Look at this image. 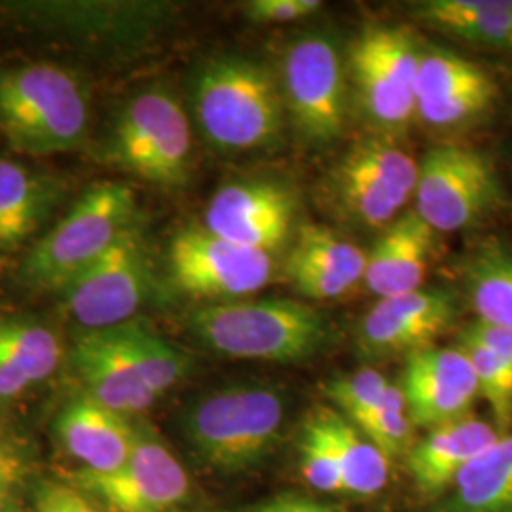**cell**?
Wrapping results in <instances>:
<instances>
[{
    "label": "cell",
    "mask_w": 512,
    "mask_h": 512,
    "mask_svg": "<svg viewBox=\"0 0 512 512\" xmlns=\"http://www.w3.org/2000/svg\"><path fill=\"white\" fill-rule=\"evenodd\" d=\"M90 122L92 92L73 69L52 61L0 65V131L19 154L73 152Z\"/></svg>",
    "instance_id": "obj_1"
},
{
    "label": "cell",
    "mask_w": 512,
    "mask_h": 512,
    "mask_svg": "<svg viewBox=\"0 0 512 512\" xmlns=\"http://www.w3.org/2000/svg\"><path fill=\"white\" fill-rule=\"evenodd\" d=\"M137 224L139 205L128 184H92L31 245L19 264V283L35 291H61Z\"/></svg>",
    "instance_id": "obj_2"
},
{
    "label": "cell",
    "mask_w": 512,
    "mask_h": 512,
    "mask_svg": "<svg viewBox=\"0 0 512 512\" xmlns=\"http://www.w3.org/2000/svg\"><path fill=\"white\" fill-rule=\"evenodd\" d=\"M188 325L217 353L266 363L306 361L329 338L325 317L298 300L215 302L194 311Z\"/></svg>",
    "instance_id": "obj_3"
},
{
    "label": "cell",
    "mask_w": 512,
    "mask_h": 512,
    "mask_svg": "<svg viewBox=\"0 0 512 512\" xmlns=\"http://www.w3.org/2000/svg\"><path fill=\"white\" fill-rule=\"evenodd\" d=\"M192 109L207 143L222 152L266 147L283 126L281 93L272 74L241 57L203 63L192 80Z\"/></svg>",
    "instance_id": "obj_4"
},
{
    "label": "cell",
    "mask_w": 512,
    "mask_h": 512,
    "mask_svg": "<svg viewBox=\"0 0 512 512\" xmlns=\"http://www.w3.org/2000/svg\"><path fill=\"white\" fill-rule=\"evenodd\" d=\"M14 29L101 59L135 54L164 23V6L118 0L0 2Z\"/></svg>",
    "instance_id": "obj_5"
},
{
    "label": "cell",
    "mask_w": 512,
    "mask_h": 512,
    "mask_svg": "<svg viewBox=\"0 0 512 512\" xmlns=\"http://www.w3.org/2000/svg\"><path fill=\"white\" fill-rule=\"evenodd\" d=\"M283 420L285 404L274 389L226 387L186 410L184 437L209 469L234 475L255 467L272 452Z\"/></svg>",
    "instance_id": "obj_6"
},
{
    "label": "cell",
    "mask_w": 512,
    "mask_h": 512,
    "mask_svg": "<svg viewBox=\"0 0 512 512\" xmlns=\"http://www.w3.org/2000/svg\"><path fill=\"white\" fill-rule=\"evenodd\" d=\"M190 152V120L179 99L165 88H148L129 97L110 131V160L158 186H181L186 181Z\"/></svg>",
    "instance_id": "obj_7"
},
{
    "label": "cell",
    "mask_w": 512,
    "mask_h": 512,
    "mask_svg": "<svg viewBox=\"0 0 512 512\" xmlns=\"http://www.w3.org/2000/svg\"><path fill=\"white\" fill-rule=\"evenodd\" d=\"M154 270L141 224L133 226L59 293L84 330L124 325L147 302Z\"/></svg>",
    "instance_id": "obj_8"
},
{
    "label": "cell",
    "mask_w": 512,
    "mask_h": 512,
    "mask_svg": "<svg viewBox=\"0 0 512 512\" xmlns=\"http://www.w3.org/2000/svg\"><path fill=\"white\" fill-rule=\"evenodd\" d=\"M67 484L92 497L105 512H169L190 492L181 461L147 423H137L133 450L118 471L97 475L76 469Z\"/></svg>",
    "instance_id": "obj_9"
},
{
    "label": "cell",
    "mask_w": 512,
    "mask_h": 512,
    "mask_svg": "<svg viewBox=\"0 0 512 512\" xmlns=\"http://www.w3.org/2000/svg\"><path fill=\"white\" fill-rule=\"evenodd\" d=\"M171 281L200 300L232 302L264 289L272 277V256L220 238L205 226L181 230L169 243Z\"/></svg>",
    "instance_id": "obj_10"
},
{
    "label": "cell",
    "mask_w": 512,
    "mask_h": 512,
    "mask_svg": "<svg viewBox=\"0 0 512 512\" xmlns=\"http://www.w3.org/2000/svg\"><path fill=\"white\" fill-rule=\"evenodd\" d=\"M420 164L404 150L368 139L349 148L332 173V194L348 219L380 228L416 196Z\"/></svg>",
    "instance_id": "obj_11"
},
{
    "label": "cell",
    "mask_w": 512,
    "mask_h": 512,
    "mask_svg": "<svg viewBox=\"0 0 512 512\" xmlns=\"http://www.w3.org/2000/svg\"><path fill=\"white\" fill-rule=\"evenodd\" d=\"M499 196L486 156L461 147L431 150L420 164L416 213L435 232H458L482 219Z\"/></svg>",
    "instance_id": "obj_12"
},
{
    "label": "cell",
    "mask_w": 512,
    "mask_h": 512,
    "mask_svg": "<svg viewBox=\"0 0 512 512\" xmlns=\"http://www.w3.org/2000/svg\"><path fill=\"white\" fill-rule=\"evenodd\" d=\"M283 84L294 124L306 139L329 143L342 135L346 74L329 38L310 35L294 42L285 55Z\"/></svg>",
    "instance_id": "obj_13"
},
{
    "label": "cell",
    "mask_w": 512,
    "mask_h": 512,
    "mask_svg": "<svg viewBox=\"0 0 512 512\" xmlns=\"http://www.w3.org/2000/svg\"><path fill=\"white\" fill-rule=\"evenodd\" d=\"M421 54L401 27H376L357 40L351 69L366 112L384 126H401L416 114Z\"/></svg>",
    "instance_id": "obj_14"
},
{
    "label": "cell",
    "mask_w": 512,
    "mask_h": 512,
    "mask_svg": "<svg viewBox=\"0 0 512 512\" xmlns=\"http://www.w3.org/2000/svg\"><path fill=\"white\" fill-rule=\"evenodd\" d=\"M401 391L410 420L425 429L469 416L480 395L473 365L461 348H429L410 355Z\"/></svg>",
    "instance_id": "obj_15"
},
{
    "label": "cell",
    "mask_w": 512,
    "mask_h": 512,
    "mask_svg": "<svg viewBox=\"0 0 512 512\" xmlns=\"http://www.w3.org/2000/svg\"><path fill=\"white\" fill-rule=\"evenodd\" d=\"M294 203L289 192L266 181L222 186L205 211V228L243 247L272 253L289 236Z\"/></svg>",
    "instance_id": "obj_16"
},
{
    "label": "cell",
    "mask_w": 512,
    "mask_h": 512,
    "mask_svg": "<svg viewBox=\"0 0 512 512\" xmlns=\"http://www.w3.org/2000/svg\"><path fill=\"white\" fill-rule=\"evenodd\" d=\"M454 315L452 294L439 289L380 298L359 325V346L376 357L399 353L410 357L433 348V342L452 325Z\"/></svg>",
    "instance_id": "obj_17"
},
{
    "label": "cell",
    "mask_w": 512,
    "mask_h": 512,
    "mask_svg": "<svg viewBox=\"0 0 512 512\" xmlns=\"http://www.w3.org/2000/svg\"><path fill=\"white\" fill-rule=\"evenodd\" d=\"M494 80L469 59L450 52L421 55L416 114L429 126L463 124L494 103Z\"/></svg>",
    "instance_id": "obj_18"
},
{
    "label": "cell",
    "mask_w": 512,
    "mask_h": 512,
    "mask_svg": "<svg viewBox=\"0 0 512 512\" xmlns=\"http://www.w3.org/2000/svg\"><path fill=\"white\" fill-rule=\"evenodd\" d=\"M55 437L63 452L80 463V469L109 475L128 461L137 439V423L80 393L57 414Z\"/></svg>",
    "instance_id": "obj_19"
},
{
    "label": "cell",
    "mask_w": 512,
    "mask_h": 512,
    "mask_svg": "<svg viewBox=\"0 0 512 512\" xmlns=\"http://www.w3.org/2000/svg\"><path fill=\"white\" fill-rule=\"evenodd\" d=\"M67 196L69 184L54 173L0 158V253L35 243Z\"/></svg>",
    "instance_id": "obj_20"
},
{
    "label": "cell",
    "mask_w": 512,
    "mask_h": 512,
    "mask_svg": "<svg viewBox=\"0 0 512 512\" xmlns=\"http://www.w3.org/2000/svg\"><path fill=\"white\" fill-rule=\"evenodd\" d=\"M71 365L84 393L122 416H139L160 399L129 366L105 329L82 330L74 338Z\"/></svg>",
    "instance_id": "obj_21"
},
{
    "label": "cell",
    "mask_w": 512,
    "mask_h": 512,
    "mask_svg": "<svg viewBox=\"0 0 512 512\" xmlns=\"http://www.w3.org/2000/svg\"><path fill=\"white\" fill-rule=\"evenodd\" d=\"M366 256L361 247L338 238L325 226H302L287 272L302 296L336 300L365 279Z\"/></svg>",
    "instance_id": "obj_22"
},
{
    "label": "cell",
    "mask_w": 512,
    "mask_h": 512,
    "mask_svg": "<svg viewBox=\"0 0 512 512\" xmlns=\"http://www.w3.org/2000/svg\"><path fill=\"white\" fill-rule=\"evenodd\" d=\"M503 433L488 421L465 416L420 440L408 454V473L421 494H439L454 486L469 461L499 440Z\"/></svg>",
    "instance_id": "obj_23"
},
{
    "label": "cell",
    "mask_w": 512,
    "mask_h": 512,
    "mask_svg": "<svg viewBox=\"0 0 512 512\" xmlns=\"http://www.w3.org/2000/svg\"><path fill=\"white\" fill-rule=\"evenodd\" d=\"M435 230L416 211L395 220L366 256V285L380 298L420 291Z\"/></svg>",
    "instance_id": "obj_24"
},
{
    "label": "cell",
    "mask_w": 512,
    "mask_h": 512,
    "mask_svg": "<svg viewBox=\"0 0 512 512\" xmlns=\"http://www.w3.org/2000/svg\"><path fill=\"white\" fill-rule=\"evenodd\" d=\"M418 16L452 37L512 50V0H429L418 8Z\"/></svg>",
    "instance_id": "obj_25"
},
{
    "label": "cell",
    "mask_w": 512,
    "mask_h": 512,
    "mask_svg": "<svg viewBox=\"0 0 512 512\" xmlns=\"http://www.w3.org/2000/svg\"><path fill=\"white\" fill-rule=\"evenodd\" d=\"M452 512H512L511 435L465 465L454 482Z\"/></svg>",
    "instance_id": "obj_26"
},
{
    "label": "cell",
    "mask_w": 512,
    "mask_h": 512,
    "mask_svg": "<svg viewBox=\"0 0 512 512\" xmlns=\"http://www.w3.org/2000/svg\"><path fill=\"white\" fill-rule=\"evenodd\" d=\"M120 353L126 357L129 366L139 374V378L162 397L165 391L179 384L188 374V355L152 330L131 319L124 325L105 329Z\"/></svg>",
    "instance_id": "obj_27"
},
{
    "label": "cell",
    "mask_w": 512,
    "mask_h": 512,
    "mask_svg": "<svg viewBox=\"0 0 512 512\" xmlns=\"http://www.w3.org/2000/svg\"><path fill=\"white\" fill-rule=\"evenodd\" d=\"M321 412L336 454L344 492L378 494L387 484L389 459L340 412L330 408H321Z\"/></svg>",
    "instance_id": "obj_28"
},
{
    "label": "cell",
    "mask_w": 512,
    "mask_h": 512,
    "mask_svg": "<svg viewBox=\"0 0 512 512\" xmlns=\"http://www.w3.org/2000/svg\"><path fill=\"white\" fill-rule=\"evenodd\" d=\"M0 346L33 384L48 380L61 361V344L54 330L31 317H0Z\"/></svg>",
    "instance_id": "obj_29"
},
{
    "label": "cell",
    "mask_w": 512,
    "mask_h": 512,
    "mask_svg": "<svg viewBox=\"0 0 512 512\" xmlns=\"http://www.w3.org/2000/svg\"><path fill=\"white\" fill-rule=\"evenodd\" d=\"M469 294L478 319L512 329V258L501 253L478 256L469 268Z\"/></svg>",
    "instance_id": "obj_30"
},
{
    "label": "cell",
    "mask_w": 512,
    "mask_h": 512,
    "mask_svg": "<svg viewBox=\"0 0 512 512\" xmlns=\"http://www.w3.org/2000/svg\"><path fill=\"white\" fill-rule=\"evenodd\" d=\"M461 349L475 370L480 397L492 406L495 427L505 435L512 425V365L467 334L461 338Z\"/></svg>",
    "instance_id": "obj_31"
},
{
    "label": "cell",
    "mask_w": 512,
    "mask_h": 512,
    "mask_svg": "<svg viewBox=\"0 0 512 512\" xmlns=\"http://www.w3.org/2000/svg\"><path fill=\"white\" fill-rule=\"evenodd\" d=\"M300 469L311 488L317 492H344L336 454L321 408L306 423L300 439Z\"/></svg>",
    "instance_id": "obj_32"
},
{
    "label": "cell",
    "mask_w": 512,
    "mask_h": 512,
    "mask_svg": "<svg viewBox=\"0 0 512 512\" xmlns=\"http://www.w3.org/2000/svg\"><path fill=\"white\" fill-rule=\"evenodd\" d=\"M412 425L401 387L389 385L382 403L359 431L391 461L408 450Z\"/></svg>",
    "instance_id": "obj_33"
},
{
    "label": "cell",
    "mask_w": 512,
    "mask_h": 512,
    "mask_svg": "<svg viewBox=\"0 0 512 512\" xmlns=\"http://www.w3.org/2000/svg\"><path fill=\"white\" fill-rule=\"evenodd\" d=\"M389 385L378 370L363 368L353 376L332 382L327 393L332 403L342 410V416L361 429L382 403Z\"/></svg>",
    "instance_id": "obj_34"
},
{
    "label": "cell",
    "mask_w": 512,
    "mask_h": 512,
    "mask_svg": "<svg viewBox=\"0 0 512 512\" xmlns=\"http://www.w3.org/2000/svg\"><path fill=\"white\" fill-rule=\"evenodd\" d=\"M321 8L319 0H253L245 4V14L255 23H289L310 18Z\"/></svg>",
    "instance_id": "obj_35"
},
{
    "label": "cell",
    "mask_w": 512,
    "mask_h": 512,
    "mask_svg": "<svg viewBox=\"0 0 512 512\" xmlns=\"http://www.w3.org/2000/svg\"><path fill=\"white\" fill-rule=\"evenodd\" d=\"M27 473V459L12 446H0V512L14 511Z\"/></svg>",
    "instance_id": "obj_36"
},
{
    "label": "cell",
    "mask_w": 512,
    "mask_h": 512,
    "mask_svg": "<svg viewBox=\"0 0 512 512\" xmlns=\"http://www.w3.org/2000/svg\"><path fill=\"white\" fill-rule=\"evenodd\" d=\"M467 336L475 338L484 348L494 351L503 361L512 365V329L501 327L494 323H486L478 319L469 329L465 330Z\"/></svg>",
    "instance_id": "obj_37"
},
{
    "label": "cell",
    "mask_w": 512,
    "mask_h": 512,
    "mask_svg": "<svg viewBox=\"0 0 512 512\" xmlns=\"http://www.w3.org/2000/svg\"><path fill=\"white\" fill-rule=\"evenodd\" d=\"M33 382L19 368L10 353L0 346V401H14L21 397Z\"/></svg>",
    "instance_id": "obj_38"
},
{
    "label": "cell",
    "mask_w": 512,
    "mask_h": 512,
    "mask_svg": "<svg viewBox=\"0 0 512 512\" xmlns=\"http://www.w3.org/2000/svg\"><path fill=\"white\" fill-rule=\"evenodd\" d=\"M255 512H334V507L304 495L285 494L264 503Z\"/></svg>",
    "instance_id": "obj_39"
},
{
    "label": "cell",
    "mask_w": 512,
    "mask_h": 512,
    "mask_svg": "<svg viewBox=\"0 0 512 512\" xmlns=\"http://www.w3.org/2000/svg\"><path fill=\"white\" fill-rule=\"evenodd\" d=\"M59 499L63 512H105L92 497L76 490L67 482H59Z\"/></svg>",
    "instance_id": "obj_40"
},
{
    "label": "cell",
    "mask_w": 512,
    "mask_h": 512,
    "mask_svg": "<svg viewBox=\"0 0 512 512\" xmlns=\"http://www.w3.org/2000/svg\"><path fill=\"white\" fill-rule=\"evenodd\" d=\"M33 512H63L59 499V482H42L38 486Z\"/></svg>",
    "instance_id": "obj_41"
}]
</instances>
